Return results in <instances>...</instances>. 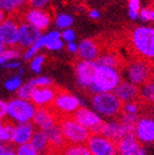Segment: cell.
Segmentation results:
<instances>
[{
    "label": "cell",
    "mask_w": 154,
    "mask_h": 155,
    "mask_svg": "<svg viewBox=\"0 0 154 155\" xmlns=\"http://www.w3.org/2000/svg\"><path fill=\"white\" fill-rule=\"evenodd\" d=\"M58 126L67 144H86L92 135L73 117L60 119L58 121Z\"/></svg>",
    "instance_id": "7"
},
{
    "label": "cell",
    "mask_w": 154,
    "mask_h": 155,
    "mask_svg": "<svg viewBox=\"0 0 154 155\" xmlns=\"http://www.w3.org/2000/svg\"><path fill=\"white\" fill-rule=\"evenodd\" d=\"M141 10L140 0H128L127 2V14L132 21L139 18V12Z\"/></svg>",
    "instance_id": "30"
},
{
    "label": "cell",
    "mask_w": 154,
    "mask_h": 155,
    "mask_svg": "<svg viewBox=\"0 0 154 155\" xmlns=\"http://www.w3.org/2000/svg\"><path fill=\"white\" fill-rule=\"evenodd\" d=\"M142 145L134 135H127L116 142L118 155H136Z\"/></svg>",
    "instance_id": "21"
},
{
    "label": "cell",
    "mask_w": 154,
    "mask_h": 155,
    "mask_svg": "<svg viewBox=\"0 0 154 155\" xmlns=\"http://www.w3.org/2000/svg\"><path fill=\"white\" fill-rule=\"evenodd\" d=\"M66 50L71 54H78V50H79V43L77 42H68L66 43Z\"/></svg>",
    "instance_id": "43"
},
{
    "label": "cell",
    "mask_w": 154,
    "mask_h": 155,
    "mask_svg": "<svg viewBox=\"0 0 154 155\" xmlns=\"http://www.w3.org/2000/svg\"><path fill=\"white\" fill-rule=\"evenodd\" d=\"M96 63L98 66L119 68L121 66V59L116 53H113V52H106V53H104V54H100V56L98 57Z\"/></svg>",
    "instance_id": "26"
},
{
    "label": "cell",
    "mask_w": 154,
    "mask_h": 155,
    "mask_svg": "<svg viewBox=\"0 0 154 155\" xmlns=\"http://www.w3.org/2000/svg\"><path fill=\"white\" fill-rule=\"evenodd\" d=\"M140 108H141V102L140 101H130L123 104V109L122 114H126V115H132V116H139Z\"/></svg>",
    "instance_id": "31"
},
{
    "label": "cell",
    "mask_w": 154,
    "mask_h": 155,
    "mask_svg": "<svg viewBox=\"0 0 154 155\" xmlns=\"http://www.w3.org/2000/svg\"><path fill=\"white\" fill-rule=\"evenodd\" d=\"M152 23H154V15H153V18H152V21H151Z\"/></svg>",
    "instance_id": "55"
},
{
    "label": "cell",
    "mask_w": 154,
    "mask_h": 155,
    "mask_svg": "<svg viewBox=\"0 0 154 155\" xmlns=\"http://www.w3.org/2000/svg\"><path fill=\"white\" fill-rule=\"evenodd\" d=\"M7 17H8V15L5 14V12H3L2 10L0 9V23H2Z\"/></svg>",
    "instance_id": "47"
},
{
    "label": "cell",
    "mask_w": 154,
    "mask_h": 155,
    "mask_svg": "<svg viewBox=\"0 0 154 155\" xmlns=\"http://www.w3.org/2000/svg\"><path fill=\"white\" fill-rule=\"evenodd\" d=\"M58 121L59 119L52 110V108H38L32 123L34 124L37 130L46 131L57 125Z\"/></svg>",
    "instance_id": "15"
},
{
    "label": "cell",
    "mask_w": 154,
    "mask_h": 155,
    "mask_svg": "<svg viewBox=\"0 0 154 155\" xmlns=\"http://www.w3.org/2000/svg\"><path fill=\"white\" fill-rule=\"evenodd\" d=\"M35 131L36 129L32 123L14 124L12 129V136H11V142L16 147L28 144L30 143Z\"/></svg>",
    "instance_id": "18"
},
{
    "label": "cell",
    "mask_w": 154,
    "mask_h": 155,
    "mask_svg": "<svg viewBox=\"0 0 154 155\" xmlns=\"http://www.w3.org/2000/svg\"><path fill=\"white\" fill-rule=\"evenodd\" d=\"M75 18L71 14L65 12H60L58 14H56L55 19H54V24L60 30H65V29L71 28V26L73 25Z\"/></svg>",
    "instance_id": "27"
},
{
    "label": "cell",
    "mask_w": 154,
    "mask_h": 155,
    "mask_svg": "<svg viewBox=\"0 0 154 155\" xmlns=\"http://www.w3.org/2000/svg\"><path fill=\"white\" fill-rule=\"evenodd\" d=\"M3 149H5V147H3V144H1V143H0V154H1V153H2Z\"/></svg>",
    "instance_id": "53"
},
{
    "label": "cell",
    "mask_w": 154,
    "mask_h": 155,
    "mask_svg": "<svg viewBox=\"0 0 154 155\" xmlns=\"http://www.w3.org/2000/svg\"><path fill=\"white\" fill-rule=\"evenodd\" d=\"M0 155H16V151H15V149L11 148V147H8V148L5 147L2 153Z\"/></svg>",
    "instance_id": "46"
},
{
    "label": "cell",
    "mask_w": 154,
    "mask_h": 155,
    "mask_svg": "<svg viewBox=\"0 0 154 155\" xmlns=\"http://www.w3.org/2000/svg\"><path fill=\"white\" fill-rule=\"evenodd\" d=\"M1 55L7 59V61H16L22 54H21V48H17V46H12V48H5V52Z\"/></svg>",
    "instance_id": "36"
},
{
    "label": "cell",
    "mask_w": 154,
    "mask_h": 155,
    "mask_svg": "<svg viewBox=\"0 0 154 155\" xmlns=\"http://www.w3.org/2000/svg\"><path fill=\"white\" fill-rule=\"evenodd\" d=\"M13 125L11 122H7L5 120H0V143L11 142Z\"/></svg>",
    "instance_id": "29"
},
{
    "label": "cell",
    "mask_w": 154,
    "mask_h": 155,
    "mask_svg": "<svg viewBox=\"0 0 154 155\" xmlns=\"http://www.w3.org/2000/svg\"><path fill=\"white\" fill-rule=\"evenodd\" d=\"M22 21L28 23L35 28L39 29L41 32H43L50 27L52 23V15L46 10L28 8L22 13Z\"/></svg>",
    "instance_id": "13"
},
{
    "label": "cell",
    "mask_w": 154,
    "mask_h": 155,
    "mask_svg": "<svg viewBox=\"0 0 154 155\" xmlns=\"http://www.w3.org/2000/svg\"><path fill=\"white\" fill-rule=\"evenodd\" d=\"M18 24L15 16H9L0 23V41L7 48L18 45Z\"/></svg>",
    "instance_id": "12"
},
{
    "label": "cell",
    "mask_w": 154,
    "mask_h": 155,
    "mask_svg": "<svg viewBox=\"0 0 154 155\" xmlns=\"http://www.w3.org/2000/svg\"><path fill=\"white\" fill-rule=\"evenodd\" d=\"M152 117H153V120H154V110H153V114H152Z\"/></svg>",
    "instance_id": "56"
},
{
    "label": "cell",
    "mask_w": 154,
    "mask_h": 155,
    "mask_svg": "<svg viewBox=\"0 0 154 155\" xmlns=\"http://www.w3.org/2000/svg\"><path fill=\"white\" fill-rule=\"evenodd\" d=\"M99 134H101L106 138L110 139L114 142H118L119 140H121L125 136L134 135V131L128 127H126L121 122L120 119H113L104 121L100 127V130H99Z\"/></svg>",
    "instance_id": "14"
},
{
    "label": "cell",
    "mask_w": 154,
    "mask_h": 155,
    "mask_svg": "<svg viewBox=\"0 0 154 155\" xmlns=\"http://www.w3.org/2000/svg\"><path fill=\"white\" fill-rule=\"evenodd\" d=\"M89 16L91 17L92 19H98V18H100L101 13H100V11H99V10L92 9V10H89Z\"/></svg>",
    "instance_id": "45"
},
{
    "label": "cell",
    "mask_w": 154,
    "mask_h": 155,
    "mask_svg": "<svg viewBox=\"0 0 154 155\" xmlns=\"http://www.w3.org/2000/svg\"><path fill=\"white\" fill-rule=\"evenodd\" d=\"M64 46H65V42H64L62 39H55V40H52L51 42H49L45 45V48L49 50V51L57 52V51H60Z\"/></svg>",
    "instance_id": "41"
},
{
    "label": "cell",
    "mask_w": 154,
    "mask_h": 155,
    "mask_svg": "<svg viewBox=\"0 0 154 155\" xmlns=\"http://www.w3.org/2000/svg\"><path fill=\"white\" fill-rule=\"evenodd\" d=\"M32 91H34V87L29 84L28 82L23 84L22 86L19 87L18 91H17V97L21 98V99L25 100H30V97H32Z\"/></svg>",
    "instance_id": "35"
},
{
    "label": "cell",
    "mask_w": 154,
    "mask_h": 155,
    "mask_svg": "<svg viewBox=\"0 0 154 155\" xmlns=\"http://www.w3.org/2000/svg\"><path fill=\"white\" fill-rule=\"evenodd\" d=\"M92 109L102 119H119L122 114L123 104L114 93H98L91 98Z\"/></svg>",
    "instance_id": "2"
},
{
    "label": "cell",
    "mask_w": 154,
    "mask_h": 155,
    "mask_svg": "<svg viewBox=\"0 0 154 155\" xmlns=\"http://www.w3.org/2000/svg\"><path fill=\"white\" fill-rule=\"evenodd\" d=\"M122 81V73L119 68L98 66L93 83L89 90L93 95L98 93H113Z\"/></svg>",
    "instance_id": "3"
},
{
    "label": "cell",
    "mask_w": 154,
    "mask_h": 155,
    "mask_svg": "<svg viewBox=\"0 0 154 155\" xmlns=\"http://www.w3.org/2000/svg\"><path fill=\"white\" fill-rule=\"evenodd\" d=\"M57 88L54 86L36 87L32 91L30 101L38 108H51L57 94Z\"/></svg>",
    "instance_id": "17"
},
{
    "label": "cell",
    "mask_w": 154,
    "mask_h": 155,
    "mask_svg": "<svg viewBox=\"0 0 154 155\" xmlns=\"http://www.w3.org/2000/svg\"><path fill=\"white\" fill-rule=\"evenodd\" d=\"M121 73L124 80L138 87L147 83L154 77L152 64L138 57L134 58L123 66Z\"/></svg>",
    "instance_id": "4"
},
{
    "label": "cell",
    "mask_w": 154,
    "mask_h": 155,
    "mask_svg": "<svg viewBox=\"0 0 154 155\" xmlns=\"http://www.w3.org/2000/svg\"><path fill=\"white\" fill-rule=\"evenodd\" d=\"M46 155H59V153H58V152H54V151H51V152L48 153Z\"/></svg>",
    "instance_id": "52"
},
{
    "label": "cell",
    "mask_w": 154,
    "mask_h": 155,
    "mask_svg": "<svg viewBox=\"0 0 154 155\" xmlns=\"http://www.w3.org/2000/svg\"><path fill=\"white\" fill-rule=\"evenodd\" d=\"M8 116V102L0 100V120H5Z\"/></svg>",
    "instance_id": "42"
},
{
    "label": "cell",
    "mask_w": 154,
    "mask_h": 155,
    "mask_svg": "<svg viewBox=\"0 0 154 155\" xmlns=\"http://www.w3.org/2000/svg\"><path fill=\"white\" fill-rule=\"evenodd\" d=\"M5 48H7V46H5V44L2 43V42L0 41V55H1V54H2L3 52H5Z\"/></svg>",
    "instance_id": "50"
},
{
    "label": "cell",
    "mask_w": 154,
    "mask_h": 155,
    "mask_svg": "<svg viewBox=\"0 0 154 155\" xmlns=\"http://www.w3.org/2000/svg\"><path fill=\"white\" fill-rule=\"evenodd\" d=\"M15 151H16V155H41L40 153L37 152V151L32 148V145H30V143L16 147Z\"/></svg>",
    "instance_id": "37"
},
{
    "label": "cell",
    "mask_w": 154,
    "mask_h": 155,
    "mask_svg": "<svg viewBox=\"0 0 154 155\" xmlns=\"http://www.w3.org/2000/svg\"><path fill=\"white\" fill-rule=\"evenodd\" d=\"M152 69H153V75H154V63H152Z\"/></svg>",
    "instance_id": "54"
},
{
    "label": "cell",
    "mask_w": 154,
    "mask_h": 155,
    "mask_svg": "<svg viewBox=\"0 0 154 155\" xmlns=\"http://www.w3.org/2000/svg\"><path fill=\"white\" fill-rule=\"evenodd\" d=\"M154 15V9L152 8H141L139 12V19H141L142 22H151Z\"/></svg>",
    "instance_id": "40"
},
{
    "label": "cell",
    "mask_w": 154,
    "mask_h": 155,
    "mask_svg": "<svg viewBox=\"0 0 154 155\" xmlns=\"http://www.w3.org/2000/svg\"><path fill=\"white\" fill-rule=\"evenodd\" d=\"M43 32H41L39 29L35 28L28 23L24 22V21H19L18 24V48L26 50V48H30L34 45L38 39L41 37V35Z\"/></svg>",
    "instance_id": "16"
},
{
    "label": "cell",
    "mask_w": 154,
    "mask_h": 155,
    "mask_svg": "<svg viewBox=\"0 0 154 155\" xmlns=\"http://www.w3.org/2000/svg\"><path fill=\"white\" fill-rule=\"evenodd\" d=\"M25 73V70H24V68H18V69H17V75H19V77H22L23 74H24Z\"/></svg>",
    "instance_id": "51"
},
{
    "label": "cell",
    "mask_w": 154,
    "mask_h": 155,
    "mask_svg": "<svg viewBox=\"0 0 154 155\" xmlns=\"http://www.w3.org/2000/svg\"><path fill=\"white\" fill-rule=\"evenodd\" d=\"M101 54L99 44L93 39H83L79 43L78 54L81 61H96Z\"/></svg>",
    "instance_id": "19"
},
{
    "label": "cell",
    "mask_w": 154,
    "mask_h": 155,
    "mask_svg": "<svg viewBox=\"0 0 154 155\" xmlns=\"http://www.w3.org/2000/svg\"><path fill=\"white\" fill-rule=\"evenodd\" d=\"M26 5H28L27 0H0V9L9 16H17V13H23Z\"/></svg>",
    "instance_id": "24"
},
{
    "label": "cell",
    "mask_w": 154,
    "mask_h": 155,
    "mask_svg": "<svg viewBox=\"0 0 154 155\" xmlns=\"http://www.w3.org/2000/svg\"><path fill=\"white\" fill-rule=\"evenodd\" d=\"M86 147L92 155H118L116 142L106 138L101 134H92Z\"/></svg>",
    "instance_id": "9"
},
{
    "label": "cell",
    "mask_w": 154,
    "mask_h": 155,
    "mask_svg": "<svg viewBox=\"0 0 154 155\" xmlns=\"http://www.w3.org/2000/svg\"><path fill=\"white\" fill-rule=\"evenodd\" d=\"M72 117L91 134H99L100 127L104 123V119L87 107H81Z\"/></svg>",
    "instance_id": "8"
},
{
    "label": "cell",
    "mask_w": 154,
    "mask_h": 155,
    "mask_svg": "<svg viewBox=\"0 0 154 155\" xmlns=\"http://www.w3.org/2000/svg\"><path fill=\"white\" fill-rule=\"evenodd\" d=\"M45 134L48 136L49 142H50L51 150L54 151V152L59 153L67 145L58 124L56 126H54V127H52V128H50L49 130H46Z\"/></svg>",
    "instance_id": "22"
},
{
    "label": "cell",
    "mask_w": 154,
    "mask_h": 155,
    "mask_svg": "<svg viewBox=\"0 0 154 155\" xmlns=\"http://www.w3.org/2000/svg\"><path fill=\"white\" fill-rule=\"evenodd\" d=\"M75 38H77L75 31L72 28L65 29V30H62V32H60V39H62L65 43H68V42H75Z\"/></svg>",
    "instance_id": "39"
},
{
    "label": "cell",
    "mask_w": 154,
    "mask_h": 155,
    "mask_svg": "<svg viewBox=\"0 0 154 155\" xmlns=\"http://www.w3.org/2000/svg\"><path fill=\"white\" fill-rule=\"evenodd\" d=\"M59 155H92L86 144H67Z\"/></svg>",
    "instance_id": "28"
},
{
    "label": "cell",
    "mask_w": 154,
    "mask_h": 155,
    "mask_svg": "<svg viewBox=\"0 0 154 155\" xmlns=\"http://www.w3.org/2000/svg\"><path fill=\"white\" fill-rule=\"evenodd\" d=\"M30 145L40 154L46 155L48 153H50L52 151L51 150L50 142H49L48 136H46L45 131L42 130L35 131L32 140H30Z\"/></svg>",
    "instance_id": "23"
},
{
    "label": "cell",
    "mask_w": 154,
    "mask_h": 155,
    "mask_svg": "<svg viewBox=\"0 0 154 155\" xmlns=\"http://www.w3.org/2000/svg\"><path fill=\"white\" fill-rule=\"evenodd\" d=\"M81 107V99L78 96L68 91L58 90L51 108L60 120L64 117H72Z\"/></svg>",
    "instance_id": "6"
},
{
    "label": "cell",
    "mask_w": 154,
    "mask_h": 155,
    "mask_svg": "<svg viewBox=\"0 0 154 155\" xmlns=\"http://www.w3.org/2000/svg\"><path fill=\"white\" fill-rule=\"evenodd\" d=\"M113 93L122 104H126V102L137 100V98L139 97V87L123 80Z\"/></svg>",
    "instance_id": "20"
},
{
    "label": "cell",
    "mask_w": 154,
    "mask_h": 155,
    "mask_svg": "<svg viewBox=\"0 0 154 155\" xmlns=\"http://www.w3.org/2000/svg\"><path fill=\"white\" fill-rule=\"evenodd\" d=\"M136 155H148V153H147V151H146V149L143 148V147H141Z\"/></svg>",
    "instance_id": "48"
},
{
    "label": "cell",
    "mask_w": 154,
    "mask_h": 155,
    "mask_svg": "<svg viewBox=\"0 0 154 155\" xmlns=\"http://www.w3.org/2000/svg\"><path fill=\"white\" fill-rule=\"evenodd\" d=\"M134 136L140 144H153L154 120L151 115H141L138 117L134 127Z\"/></svg>",
    "instance_id": "10"
},
{
    "label": "cell",
    "mask_w": 154,
    "mask_h": 155,
    "mask_svg": "<svg viewBox=\"0 0 154 155\" xmlns=\"http://www.w3.org/2000/svg\"><path fill=\"white\" fill-rule=\"evenodd\" d=\"M7 63H8L7 59H5V58L3 57L2 55H0V66H5Z\"/></svg>",
    "instance_id": "49"
},
{
    "label": "cell",
    "mask_w": 154,
    "mask_h": 155,
    "mask_svg": "<svg viewBox=\"0 0 154 155\" xmlns=\"http://www.w3.org/2000/svg\"><path fill=\"white\" fill-rule=\"evenodd\" d=\"M28 83L34 88H36V87H48V86H52L53 80L50 77H48V75H38V77H35L32 79H30Z\"/></svg>",
    "instance_id": "32"
},
{
    "label": "cell",
    "mask_w": 154,
    "mask_h": 155,
    "mask_svg": "<svg viewBox=\"0 0 154 155\" xmlns=\"http://www.w3.org/2000/svg\"><path fill=\"white\" fill-rule=\"evenodd\" d=\"M45 61V55L44 54H37L32 61H30V69L35 73H40L43 67V64Z\"/></svg>",
    "instance_id": "34"
},
{
    "label": "cell",
    "mask_w": 154,
    "mask_h": 155,
    "mask_svg": "<svg viewBox=\"0 0 154 155\" xmlns=\"http://www.w3.org/2000/svg\"><path fill=\"white\" fill-rule=\"evenodd\" d=\"M139 101L147 106L154 107V77L139 87Z\"/></svg>",
    "instance_id": "25"
},
{
    "label": "cell",
    "mask_w": 154,
    "mask_h": 155,
    "mask_svg": "<svg viewBox=\"0 0 154 155\" xmlns=\"http://www.w3.org/2000/svg\"><path fill=\"white\" fill-rule=\"evenodd\" d=\"M96 61H79L75 64V73L77 83L81 88H89L93 83L95 73L97 70Z\"/></svg>",
    "instance_id": "11"
},
{
    "label": "cell",
    "mask_w": 154,
    "mask_h": 155,
    "mask_svg": "<svg viewBox=\"0 0 154 155\" xmlns=\"http://www.w3.org/2000/svg\"><path fill=\"white\" fill-rule=\"evenodd\" d=\"M52 0H27L28 7L32 9H40V10H45L46 7L51 3Z\"/></svg>",
    "instance_id": "38"
},
{
    "label": "cell",
    "mask_w": 154,
    "mask_h": 155,
    "mask_svg": "<svg viewBox=\"0 0 154 155\" xmlns=\"http://www.w3.org/2000/svg\"><path fill=\"white\" fill-rule=\"evenodd\" d=\"M37 108L30 100L13 98L8 102V117L12 124L32 123Z\"/></svg>",
    "instance_id": "5"
},
{
    "label": "cell",
    "mask_w": 154,
    "mask_h": 155,
    "mask_svg": "<svg viewBox=\"0 0 154 155\" xmlns=\"http://www.w3.org/2000/svg\"><path fill=\"white\" fill-rule=\"evenodd\" d=\"M22 85H23L22 78L17 74L11 77L10 79H8V80L5 82V90L9 91V92H17L18 88L22 86Z\"/></svg>",
    "instance_id": "33"
},
{
    "label": "cell",
    "mask_w": 154,
    "mask_h": 155,
    "mask_svg": "<svg viewBox=\"0 0 154 155\" xmlns=\"http://www.w3.org/2000/svg\"><path fill=\"white\" fill-rule=\"evenodd\" d=\"M129 44L136 57L154 63V27H135L129 34Z\"/></svg>",
    "instance_id": "1"
},
{
    "label": "cell",
    "mask_w": 154,
    "mask_h": 155,
    "mask_svg": "<svg viewBox=\"0 0 154 155\" xmlns=\"http://www.w3.org/2000/svg\"><path fill=\"white\" fill-rule=\"evenodd\" d=\"M5 67L7 68V69H10V70H17L18 68L22 67V64L18 61H10L5 64Z\"/></svg>",
    "instance_id": "44"
}]
</instances>
